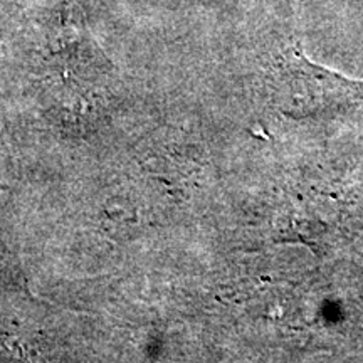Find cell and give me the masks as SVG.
<instances>
[{
	"label": "cell",
	"mask_w": 363,
	"mask_h": 363,
	"mask_svg": "<svg viewBox=\"0 0 363 363\" xmlns=\"http://www.w3.org/2000/svg\"><path fill=\"white\" fill-rule=\"evenodd\" d=\"M284 81L288 84V108L303 115L342 110L363 94V84L311 65L299 56L289 61Z\"/></svg>",
	"instance_id": "1"
}]
</instances>
